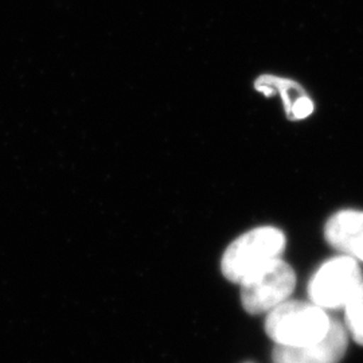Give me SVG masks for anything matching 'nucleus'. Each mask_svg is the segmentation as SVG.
Segmentation results:
<instances>
[{"instance_id": "1", "label": "nucleus", "mask_w": 363, "mask_h": 363, "mask_svg": "<svg viewBox=\"0 0 363 363\" xmlns=\"http://www.w3.org/2000/svg\"><path fill=\"white\" fill-rule=\"evenodd\" d=\"M331 318L312 301L286 300L267 313L265 331L279 346L298 347L325 337Z\"/></svg>"}, {"instance_id": "2", "label": "nucleus", "mask_w": 363, "mask_h": 363, "mask_svg": "<svg viewBox=\"0 0 363 363\" xmlns=\"http://www.w3.org/2000/svg\"><path fill=\"white\" fill-rule=\"evenodd\" d=\"M286 247L284 232L276 226H259L237 237L220 259V272L240 284L250 273L269 261L281 257Z\"/></svg>"}, {"instance_id": "3", "label": "nucleus", "mask_w": 363, "mask_h": 363, "mask_svg": "<svg viewBox=\"0 0 363 363\" xmlns=\"http://www.w3.org/2000/svg\"><path fill=\"white\" fill-rule=\"evenodd\" d=\"M241 303L250 315L268 313L291 298L296 273L281 257L250 273L241 283Z\"/></svg>"}, {"instance_id": "4", "label": "nucleus", "mask_w": 363, "mask_h": 363, "mask_svg": "<svg viewBox=\"0 0 363 363\" xmlns=\"http://www.w3.org/2000/svg\"><path fill=\"white\" fill-rule=\"evenodd\" d=\"M363 281L362 269L358 261L340 255L325 261L307 286L308 298L323 310H340L354 296Z\"/></svg>"}, {"instance_id": "5", "label": "nucleus", "mask_w": 363, "mask_h": 363, "mask_svg": "<svg viewBox=\"0 0 363 363\" xmlns=\"http://www.w3.org/2000/svg\"><path fill=\"white\" fill-rule=\"evenodd\" d=\"M349 333L346 325L337 319L325 337L306 346L289 347L276 345L272 351L273 363H339L347 350Z\"/></svg>"}, {"instance_id": "6", "label": "nucleus", "mask_w": 363, "mask_h": 363, "mask_svg": "<svg viewBox=\"0 0 363 363\" xmlns=\"http://www.w3.org/2000/svg\"><path fill=\"white\" fill-rule=\"evenodd\" d=\"M325 238L330 247L363 262V211L339 210L325 225Z\"/></svg>"}, {"instance_id": "7", "label": "nucleus", "mask_w": 363, "mask_h": 363, "mask_svg": "<svg viewBox=\"0 0 363 363\" xmlns=\"http://www.w3.org/2000/svg\"><path fill=\"white\" fill-rule=\"evenodd\" d=\"M255 89L267 97H272L276 93L280 94L286 117L291 113L294 105L296 104L303 96L307 94L303 86L296 81L277 77L273 74H264L256 78Z\"/></svg>"}, {"instance_id": "8", "label": "nucleus", "mask_w": 363, "mask_h": 363, "mask_svg": "<svg viewBox=\"0 0 363 363\" xmlns=\"http://www.w3.org/2000/svg\"><path fill=\"white\" fill-rule=\"evenodd\" d=\"M345 320L354 342L363 346V281L345 307Z\"/></svg>"}]
</instances>
